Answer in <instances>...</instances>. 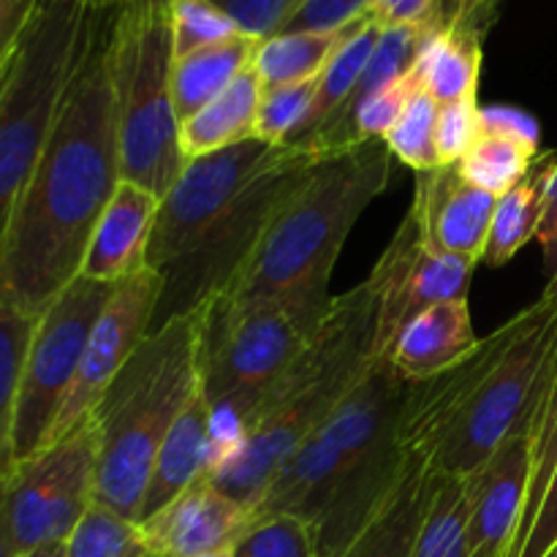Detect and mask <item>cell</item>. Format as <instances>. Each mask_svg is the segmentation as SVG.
<instances>
[{
	"instance_id": "1",
	"label": "cell",
	"mask_w": 557,
	"mask_h": 557,
	"mask_svg": "<svg viewBox=\"0 0 557 557\" xmlns=\"http://www.w3.org/2000/svg\"><path fill=\"white\" fill-rule=\"evenodd\" d=\"M114 14V11H112ZM103 16L69 82L38 166L0 239V305L38 315L82 275L120 174Z\"/></svg>"
},
{
	"instance_id": "2",
	"label": "cell",
	"mask_w": 557,
	"mask_h": 557,
	"mask_svg": "<svg viewBox=\"0 0 557 557\" xmlns=\"http://www.w3.org/2000/svg\"><path fill=\"white\" fill-rule=\"evenodd\" d=\"M408 392L411 381L373 359L326 422L277 468L256 515L302 517L313 525L319 557L341 555L406 471L400 419Z\"/></svg>"
},
{
	"instance_id": "3",
	"label": "cell",
	"mask_w": 557,
	"mask_h": 557,
	"mask_svg": "<svg viewBox=\"0 0 557 557\" xmlns=\"http://www.w3.org/2000/svg\"><path fill=\"white\" fill-rule=\"evenodd\" d=\"M557 319V283L525 310L479 337L455 368L411 384L400 446L438 476H468L525 428L533 386Z\"/></svg>"
},
{
	"instance_id": "4",
	"label": "cell",
	"mask_w": 557,
	"mask_h": 557,
	"mask_svg": "<svg viewBox=\"0 0 557 557\" xmlns=\"http://www.w3.org/2000/svg\"><path fill=\"white\" fill-rule=\"evenodd\" d=\"M392 161L384 139L321 158L277 205L248 264L218 299L330 310L337 256L359 215L389 185Z\"/></svg>"
},
{
	"instance_id": "5",
	"label": "cell",
	"mask_w": 557,
	"mask_h": 557,
	"mask_svg": "<svg viewBox=\"0 0 557 557\" xmlns=\"http://www.w3.org/2000/svg\"><path fill=\"white\" fill-rule=\"evenodd\" d=\"M375 292L362 281L332 299L297 362L256 408L243 444L207 482L256 511L277 468L326 422L375 359Z\"/></svg>"
},
{
	"instance_id": "6",
	"label": "cell",
	"mask_w": 557,
	"mask_h": 557,
	"mask_svg": "<svg viewBox=\"0 0 557 557\" xmlns=\"http://www.w3.org/2000/svg\"><path fill=\"white\" fill-rule=\"evenodd\" d=\"M207 313L210 302L152 330L92 408L96 504L131 522H139L161 441L201 381Z\"/></svg>"
},
{
	"instance_id": "7",
	"label": "cell",
	"mask_w": 557,
	"mask_h": 557,
	"mask_svg": "<svg viewBox=\"0 0 557 557\" xmlns=\"http://www.w3.org/2000/svg\"><path fill=\"white\" fill-rule=\"evenodd\" d=\"M326 313L283 302L210 299L201 348V392L210 403L207 473L243 444L256 408L297 362Z\"/></svg>"
},
{
	"instance_id": "8",
	"label": "cell",
	"mask_w": 557,
	"mask_h": 557,
	"mask_svg": "<svg viewBox=\"0 0 557 557\" xmlns=\"http://www.w3.org/2000/svg\"><path fill=\"white\" fill-rule=\"evenodd\" d=\"M172 33L166 9L131 0L114 11L107 65L117 120L120 174L163 196L183 174L180 120L172 101Z\"/></svg>"
},
{
	"instance_id": "9",
	"label": "cell",
	"mask_w": 557,
	"mask_h": 557,
	"mask_svg": "<svg viewBox=\"0 0 557 557\" xmlns=\"http://www.w3.org/2000/svg\"><path fill=\"white\" fill-rule=\"evenodd\" d=\"M107 14L41 0L0 96V239L38 166L76 65Z\"/></svg>"
},
{
	"instance_id": "10",
	"label": "cell",
	"mask_w": 557,
	"mask_h": 557,
	"mask_svg": "<svg viewBox=\"0 0 557 557\" xmlns=\"http://www.w3.org/2000/svg\"><path fill=\"white\" fill-rule=\"evenodd\" d=\"M321 158H324L321 152H315L308 145H299V141L283 147V156L277 158L275 166L207 232V237L196 245L194 253L185 256L169 272H163V288L156 319H152V330L166 324L174 315L190 313L199 305L226 294L234 277L243 272V267L253 256L277 205Z\"/></svg>"
},
{
	"instance_id": "11",
	"label": "cell",
	"mask_w": 557,
	"mask_h": 557,
	"mask_svg": "<svg viewBox=\"0 0 557 557\" xmlns=\"http://www.w3.org/2000/svg\"><path fill=\"white\" fill-rule=\"evenodd\" d=\"M114 286L76 277L36 315L14 419V466L47 446L58 413L74 386L87 337L112 297Z\"/></svg>"
},
{
	"instance_id": "12",
	"label": "cell",
	"mask_w": 557,
	"mask_h": 557,
	"mask_svg": "<svg viewBox=\"0 0 557 557\" xmlns=\"http://www.w3.org/2000/svg\"><path fill=\"white\" fill-rule=\"evenodd\" d=\"M96 466L92 419L14 466L5 479V528L16 557L69 542L96 504Z\"/></svg>"
},
{
	"instance_id": "13",
	"label": "cell",
	"mask_w": 557,
	"mask_h": 557,
	"mask_svg": "<svg viewBox=\"0 0 557 557\" xmlns=\"http://www.w3.org/2000/svg\"><path fill=\"white\" fill-rule=\"evenodd\" d=\"M283 147L253 136L212 156L190 158L177 183L161 196L147 264L163 275L194 253L207 232L275 166Z\"/></svg>"
},
{
	"instance_id": "14",
	"label": "cell",
	"mask_w": 557,
	"mask_h": 557,
	"mask_svg": "<svg viewBox=\"0 0 557 557\" xmlns=\"http://www.w3.org/2000/svg\"><path fill=\"white\" fill-rule=\"evenodd\" d=\"M479 261L441 253L419 237L411 218H403L400 228L370 272L375 292V359H384L397 332L417 313L435 302L468 299L473 270Z\"/></svg>"
},
{
	"instance_id": "15",
	"label": "cell",
	"mask_w": 557,
	"mask_h": 557,
	"mask_svg": "<svg viewBox=\"0 0 557 557\" xmlns=\"http://www.w3.org/2000/svg\"><path fill=\"white\" fill-rule=\"evenodd\" d=\"M161 288L163 277L152 267L114 286L112 297L103 305L101 315H98L96 326L87 337L74 386H71L69 397L60 408L47 446L92 417V408L98 406L103 392L117 379L125 362L134 357L139 343L150 335Z\"/></svg>"
},
{
	"instance_id": "16",
	"label": "cell",
	"mask_w": 557,
	"mask_h": 557,
	"mask_svg": "<svg viewBox=\"0 0 557 557\" xmlns=\"http://www.w3.org/2000/svg\"><path fill=\"white\" fill-rule=\"evenodd\" d=\"M557 283V275L549 277ZM531 473L509 557L557 555V319L525 417Z\"/></svg>"
},
{
	"instance_id": "17",
	"label": "cell",
	"mask_w": 557,
	"mask_h": 557,
	"mask_svg": "<svg viewBox=\"0 0 557 557\" xmlns=\"http://www.w3.org/2000/svg\"><path fill=\"white\" fill-rule=\"evenodd\" d=\"M531 473L525 428L509 435L476 471L462 476L468 498V557H509Z\"/></svg>"
},
{
	"instance_id": "18",
	"label": "cell",
	"mask_w": 557,
	"mask_h": 557,
	"mask_svg": "<svg viewBox=\"0 0 557 557\" xmlns=\"http://www.w3.org/2000/svg\"><path fill=\"white\" fill-rule=\"evenodd\" d=\"M498 196L462 177L460 166H438L417 174V194L406 215L419 237L441 253L482 261Z\"/></svg>"
},
{
	"instance_id": "19",
	"label": "cell",
	"mask_w": 557,
	"mask_h": 557,
	"mask_svg": "<svg viewBox=\"0 0 557 557\" xmlns=\"http://www.w3.org/2000/svg\"><path fill=\"white\" fill-rule=\"evenodd\" d=\"M256 520V511L207 482L205 476L139 522L156 557H201L234 549Z\"/></svg>"
},
{
	"instance_id": "20",
	"label": "cell",
	"mask_w": 557,
	"mask_h": 557,
	"mask_svg": "<svg viewBox=\"0 0 557 557\" xmlns=\"http://www.w3.org/2000/svg\"><path fill=\"white\" fill-rule=\"evenodd\" d=\"M158 207L161 196L131 180H120L87 245L82 277L117 286L147 270Z\"/></svg>"
},
{
	"instance_id": "21",
	"label": "cell",
	"mask_w": 557,
	"mask_h": 557,
	"mask_svg": "<svg viewBox=\"0 0 557 557\" xmlns=\"http://www.w3.org/2000/svg\"><path fill=\"white\" fill-rule=\"evenodd\" d=\"M476 343L479 337L473 332L468 299H449V302L430 305L413 315L397 332L384 359L400 379L422 384L455 368L476 348Z\"/></svg>"
},
{
	"instance_id": "22",
	"label": "cell",
	"mask_w": 557,
	"mask_h": 557,
	"mask_svg": "<svg viewBox=\"0 0 557 557\" xmlns=\"http://www.w3.org/2000/svg\"><path fill=\"white\" fill-rule=\"evenodd\" d=\"M207 462H210V403H207L199 381L180 417L174 419L166 438L161 441L139 522L163 509L190 484L199 482L207 473Z\"/></svg>"
},
{
	"instance_id": "23",
	"label": "cell",
	"mask_w": 557,
	"mask_h": 557,
	"mask_svg": "<svg viewBox=\"0 0 557 557\" xmlns=\"http://www.w3.org/2000/svg\"><path fill=\"white\" fill-rule=\"evenodd\" d=\"M438 473L430 471L424 462L408 457L406 471L400 473L397 484L373 520L364 531L348 544L337 557H408L411 555L413 539L422 525L424 509L433 495Z\"/></svg>"
},
{
	"instance_id": "24",
	"label": "cell",
	"mask_w": 557,
	"mask_h": 557,
	"mask_svg": "<svg viewBox=\"0 0 557 557\" xmlns=\"http://www.w3.org/2000/svg\"><path fill=\"white\" fill-rule=\"evenodd\" d=\"M555 174L557 150H542L533 158L531 169L504 196H498L493 228H490L487 250H484L482 261H487L490 267H504L531 239H536L544 221V210H547Z\"/></svg>"
},
{
	"instance_id": "25",
	"label": "cell",
	"mask_w": 557,
	"mask_h": 557,
	"mask_svg": "<svg viewBox=\"0 0 557 557\" xmlns=\"http://www.w3.org/2000/svg\"><path fill=\"white\" fill-rule=\"evenodd\" d=\"M261 98H264V82L250 65L221 96L180 123V147L185 158L190 161V158L212 156L239 141L253 139Z\"/></svg>"
},
{
	"instance_id": "26",
	"label": "cell",
	"mask_w": 557,
	"mask_h": 557,
	"mask_svg": "<svg viewBox=\"0 0 557 557\" xmlns=\"http://www.w3.org/2000/svg\"><path fill=\"white\" fill-rule=\"evenodd\" d=\"M482 41L484 33L476 27L446 22L441 30H435L413 65L422 90L441 107L479 96Z\"/></svg>"
},
{
	"instance_id": "27",
	"label": "cell",
	"mask_w": 557,
	"mask_h": 557,
	"mask_svg": "<svg viewBox=\"0 0 557 557\" xmlns=\"http://www.w3.org/2000/svg\"><path fill=\"white\" fill-rule=\"evenodd\" d=\"M256 38L237 36L232 41L199 49L172 63V101L177 120H188L201 107L221 96L245 69L256 52Z\"/></svg>"
},
{
	"instance_id": "28",
	"label": "cell",
	"mask_w": 557,
	"mask_h": 557,
	"mask_svg": "<svg viewBox=\"0 0 557 557\" xmlns=\"http://www.w3.org/2000/svg\"><path fill=\"white\" fill-rule=\"evenodd\" d=\"M351 27L332 33H272V36L261 38V41L256 44L250 65H253V71L259 74V79L264 82V90L319 79L321 71H324L326 63L332 60V54L337 52V47H341V44L346 41L348 33H351Z\"/></svg>"
},
{
	"instance_id": "29",
	"label": "cell",
	"mask_w": 557,
	"mask_h": 557,
	"mask_svg": "<svg viewBox=\"0 0 557 557\" xmlns=\"http://www.w3.org/2000/svg\"><path fill=\"white\" fill-rule=\"evenodd\" d=\"M381 27L375 25L370 16H364L362 22L351 27V33L346 36V41L337 47V52L332 54V60L326 63V69L321 71L319 82H315V98L313 109H310L308 125H305L302 136L297 141L308 139L310 134L321 128L348 98L357 90L359 79H362L364 69H368L370 58L375 52V44H379Z\"/></svg>"
},
{
	"instance_id": "30",
	"label": "cell",
	"mask_w": 557,
	"mask_h": 557,
	"mask_svg": "<svg viewBox=\"0 0 557 557\" xmlns=\"http://www.w3.org/2000/svg\"><path fill=\"white\" fill-rule=\"evenodd\" d=\"M408 557H468V498L462 476H438Z\"/></svg>"
},
{
	"instance_id": "31",
	"label": "cell",
	"mask_w": 557,
	"mask_h": 557,
	"mask_svg": "<svg viewBox=\"0 0 557 557\" xmlns=\"http://www.w3.org/2000/svg\"><path fill=\"white\" fill-rule=\"evenodd\" d=\"M36 315L0 305V479L14 471V419L22 364Z\"/></svg>"
},
{
	"instance_id": "32",
	"label": "cell",
	"mask_w": 557,
	"mask_h": 557,
	"mask_svg": "<svg viewBox=\"0 0 557 557\" xmlns=\"http://www.w3.org/2000/svg\"><path fill=\"white\" fill-rule=\"evenodd\" d=\"M539 152L542 150H533V147L511 139V136L482 131L457 166L468 183L493 196H504L531 169Z\"/></svg>"
},
{
	"instance_id": "33",
	"label": "cell",
	"mask_w": 557,
	"mask_h": 557,
	"mask_svg": "<svg viewBox=\"0 0 557 557\" xmlns=\"http://www.w3.org/2000/svg\"><path fill=\"white\" fill-rule=\"evenodd\" d=\"M63 557H156L141 536L139 522L92 504L63 544Z\"/></svg>"
},
{
	"instance_id": "34",
	"label": "cell",
	"mask_w": 557,
	"mask_h": 557,
	"mask_svg": "<svg viewBox=\"0 0 557 557\" xmlns=\"http://www.w3.org/2000/svg\"><path fill=\"white\" fill-rule=\"evenodd\" d=\"M441 103L419 87L408 101L406 112L395 123V128L384 136V145L400 163L411 166L413 172H433L441 166L438 147H435V131H438Z\"/></svg>"
},
{
	"instance_id": "35",
	"label": "cell",
	"mask_w": 557,
	"mask_h": 557,
	"mask_svg": "<svg viewBox=\"0 0 557 557\" xmlns=\"http://www.w3.org/2000/svg\"><path fill=\"white\" fill-rule=\"evenodd\" d=\"M166 20L169 33H172L174 60L245 36L237 22L226 11L218 9L212 0H172L166 5Z\"/></svg>"
},
{
	"instance_id": "36",
	"label": "cell",
	"mask_w": 557,
	"mask_h": 557,
	"mask_svg": "<svg viewBox=\"0 0 557 557\" xmlns=\"http://www.w3.org/2000/svg\"><path fill=\"white\" fill-rule=\"evenodd\" d=\"M234 557H319L315 531L294 515H256L253 525L234 544Z\"/></svg>"
},
{
	"instance_id": "37",
	"label": "cell",
	"mask_w": 557,
	"mask_h": 557,
	"mask_svg": "<svg viewBox=\"0 0 557 557\" xmlns=\"http://www.w3.org/2000/svg\"><path fill=\"white\" fill-rule=\"evenodd\" d=\"M315 82L319 79L264 90L259 117H256V139L267 141V145H294L308 125Z\"/></svg>"
},
{
	"instance_id": "38",
	"label": "cell",
	"mask_w": 557,
	"mask_h": 557,
	"mask_svg": "<svg viewBox=\"0 0 557 557\" xmlns=\"http://www.w3.org/2000/svg\"><path fill=\"white\" fill-rule=\"evenodd\" d=\"M419 87L422 85H419L417 71L411 69L397 82L375 90L373 96L357 109V114H354V123H351L354 145H359V141H370V139H384V136L395 128L400 114L406 112L408 101H411V96L419 90Z\"/></svg>"
},
{
	"instance_id": "39",
	"label": "cell",
	"mask_w": 557,
	"mask_h": 557,
	"mask_svg": "<svg viewBox=\"0 0 557 557\" xmlns=\"http://www.w3.org/2000/svg\"><path fill=\"white\" fill-rule=\"evenodd\" d=\"M482 134V107L479 96L462 98V101L441 107L438 131H435V147H438L441 166H451L466 158L473 141Z\"/></svg>"
},
{
	"instance_id": "40",
	"label": "cell",
	"mask_w": 557,
	"mask_h": 557,
	"mask_svg": "<svg viewBox=\"0 0 557 557\" xmlns=\"http://www.w3.org/2000/svg\"><path fill=\"white\" fill-rule=\"evenodd\" d=\"M370 5H373V0H302L277 33L346 30L370 14Z\"/></svg>"
},
{
	"instance_id": "41",
	"label": "cell",
	"mask_w": 557,
	"mask_h": 557,
	"mask_svg": "<svg viewBox=\"0 0 557 557\" xmlns=\"http://www.w3.org/2000/svg\"><path fill=\"white\" fill-rule=\"evenodd\" d=\"M212 3L226 11L245 36L261 41L281 30L302 0H212Z\"/></svg>"
},
{
	"instance_id": "42",
	"label": "cell",
	"mask_w": 557,
	"mask_h": 557,
	"mask_svg": "<svg viewBox=\"0 0 557 557\" xmlns=\"http://www.w3.org/2000/svg\"><path fill=\"white\" fill-rule=\"evenodd\" d=\"M370 20L379 27H419L446 14V0H373Z\"/></svg>"
},
{
	"instance_id": "43",
	"label": "cell",
	"mask_w": 557,
	"mask_h": 557,
	"mask_svg": "<svg viewBox=\"0 0 557 557\" xmlns=\"http://www.w3.org/2000/svg\"><path fill=\"white\" fill-rule=\"evenodd\" d=\"M482 131L511 136V139L522 141L533 150H539V145H542V128H539L536 117L517 107H506V103L482 107Z\"/></svg>"
},
{
	"instance_id": "44",
	"label": "cell",
	"mask_w": 557,
	"mask_h": 557,
	"mask_svg": "<svg viewBox=\"0 0 557 557\" xmlns=\"http://www.w3.org/2000/svg\"><path fill=\"white\" fill-rule=\"evenodd\" d=\"M41 0H0V71L16 58Z\"/></svg>"
},
{
	"instance_id": "45",
	"label": "cell",
	"mask_w": 557,
	"mask_h": 557,
	"mask_svg": "<svg viewBox=\"0 0 557 557\" xmlns=\"http://www.w3.org/2000/svg\"><path fill=\"white\" fill-rule=\"evenodd\" d=\"M498 3L500 0H446V14L451 25L476 27L487 33L498 14Z\"/></svg>"
},
{
	"instance_id": "46",
	"label": "cell",
	"mask_w": 557,
	"mask_h": 557,
	"mask_svg": "<svg viewBox=\"0 0 557 557\" xmlns=\"http://www.w3.org/2000/svg\"><path fill=\"white\" fill-rule=\"evenodd\" d=\"M536 239L544 250V259H547L549 277H553L557 275V174L553 180V188H549L547 210H544V221H542V228H539Z\"/></svg>"
},
{
	"instance_id": "47",
	"label": "cell",
	"mask_w": 557,
	"mask_h": 557,
	"mask_svg": "<svg viewBox=\"0 0 557 557\" xmlns=\"http://www.w3.org/2000/svg\"><path fill=\"white\" fill-rule=\"evenodd\" d=\"M0 557H16L5 528V479H0Z\"/></svg>"
},
{
	"instance_id": "48",
	"label": "cell",
	"mask_w": 557,
	"mask_h": 557,
	"mask_svg": "<svg viewBox=\"0 0 557 557\" xmlns=\"http://www.w3.org/2000/svg\"><path fill=\"white\" fill-rule=\"evenodd\" d=\"M85 9L98 11V14H112V11H120L123 5H128L131 0H79Z\"/></svg>"
},
{
	"instance_id": "49",
	"label": "cell",
	"mask_w": 557,
	"mask_h": 557,
	"mask_svg": "<svg viewBox=\"0 0 557 557\" xmlns=\"http://www.w3.org/2000/svg\"><path fill=\"white\" fill-rule=\"evenodd\" d=\"M25 557H63V544H58V547L36 549V553H30V555H25Z\"/></svg>"
},
{
	"instance_id": "50",
	"label": "cell",
	"mask_w": 557,
	"mask_h": 557,
	"mask_svg": "<svg viewBox=\"0 0 557 557\" xmlns=\"http://www.w3.org/2000/svg\"><path fill=\"white\" fill-rule=\"evenodd\" d=\"M11 63H14V60H11ZM11 63L5 65L3 71H0V96H3V90H5V82H9V71H11Z\"/></svg>"
},
{
	"instance_id": "51",
	"label": "cell",
	"mask_w": 557,
	"mask_h": 557,
	"mask_svg": "<svg viewBox=\"0 0 557 557\" xmlns=\"http://www.w3.org/2000/svg\"><path fill=\"white\" fill-rule=\"evenodd\" d=\"M201 557H234V549H223V553H210V555H201Z\"/></svg>"
},
{
	"instance_id": "52",
	"label": "cell",
	"mask_w": 557,
	"mask_h": 557,
	"mask_svg": "<svg viewBox=\"0 0 557 557\" xmlns=\"http://www.w3.org/2000/svg\"><path fill=\"white\" fill-rule=\"evenodd\" d=\"M147 3H152V5H161V9H166V5L172 3V0H147Z\"/></svg>"
},
{
	"instance_id": "53",
	"label": "cell",
	"mask_w": 557,
	"mask_h": 557,
	"mask_svg": "<svg viewBox=\"0 0 557 557\" xmlns=\"http://www.w3.org/2000/svg\"><path fill=\"white\" fill-rule=\"evenodd\" d=\"M555 557H557V555H555Z\"/></svg>"
}]
</instances>
